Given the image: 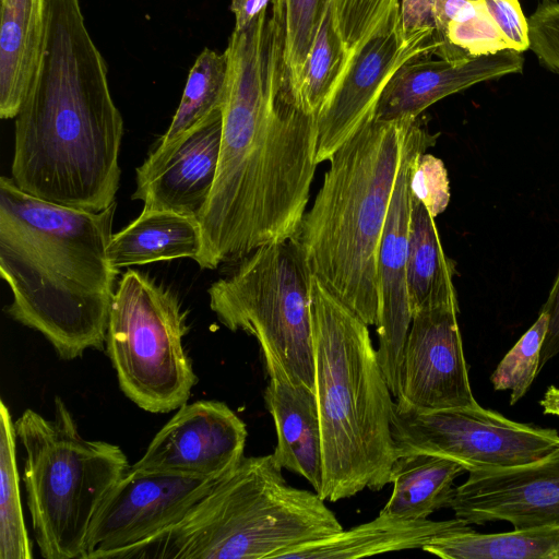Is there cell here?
I'll return each instance as SVG.
<instances>
[{
	"instance_id": "cell-35",
	"label": "cell",
	"mask_w": 559,
	"mask_h": 559,
	"mask_svg": "<svg viewBox=\"0 0 559 559\" xmlns=\"http://www.w3.org/2000/svg\"><path fill=\"white\" fill-rule=\"evenodd\" d=\"M540 311L548 316V329L540 352V370L559 355V271Z\"/></svg>"
},
{
	"instance_id": "cell-28",
	"label": "cell",
	"mask_w": 559,
	"mask_h": 559,
	"mask_svg": "<svg viewBox=\"0 0 559 559\" xmlns=\"http://www.w3.org/2000/svg\"><path fill=\"white\" fill-rule=\"evenodd\" d=\"M330 5L331 0H273L271 3L283 33L285 82L298 105L306 61Z\"/></svg>"
},
{
	"instance_id": "cell-19",
	"label": "cell",
	"mask_w": 559,
	"mask_h": 559,
	"mask_svg": "<svg viewBox=\"0 0 559 559\" xmlns=\"http://www.w3.org/2000/svg\"><path fill=\"white\" fill-rule=\"evenodd\" d=\"M264 391L277 443L276 463L306 478L317 493L323 481L321 426L316 393L283 378H269Z\"/></svg>"
},
{
	"instance_id": "cell-17",
	"label": "cell",
	"mask_w": 559,
	"mask_h": 559,
	"mask_svg": "<svg viewBox=\"0 0 559 559\" xmlns=\"http://www.w3.org/2000/svg\"><path fill=\"white\" fill-rule=\"evenodd\" d=\"M421 55L404 62L385 85L374 119L393 121L419 117L429 106L475 84L520 73L522 52L504 49L460 61Z\"/></svg>"
},
{
	"instance_id": "cell-18",
	"label": "cell",
	"mask_w": 559,
	"mask_h": 559,
	"mask_svg": "<svg viewBox=\"0 0 559 559\" xmlns=\"http://www.w3.org/2000/svg\"><path fill=\"white\" fill-rule=\"evenodd\" d=\"M222 111L181 140L163 159L136 168L133 200L146 210L198 216L214 186L222 140Z\"/></svg>"
},
{
	"instance_id": "cell-8",
	"label": "cell",
	"mask_w": 559,
	"mask_h": 559,
	"mask_svg": "<svg viewBox=\"0 0 559 559\" xmlns=\"http://www.w3.org/2000/svg\"><path fill=\"white\" fill-rule=\"evenodd\" d=\"M311 278L292 239L252 251L207 294L224 326L258 341L269 377L285 376L316 393Z\"/></svg>"
},
{
	"instance_id": "cell-30",
	"label": "cell",
	"mask_w": 559,
	"mask_h": 559,
	"mask_svg": "<svg viewBox=\"0 0 559 559\" xmlns=\"http://www.w3.org/2000/svg\"><path fill=\"white\" fill-rule=\"evenodd\" d=\"M331 10L348 69L370 39L403 28L401 0H331Z\"/></svg>"
},
{
	"instance_id": "cell-27",
	"label": "cell",
	"mask_w": 559,
	"mask_h": 559,
	"mask_svg": "<svg viewBox=\"0 0 559 559\" xmlns=\"http://www.w3.org/2000/svg\"><path fill=\"white\" fill-rule=\"evenodd\" d=\"M14 421L0 403V559H31V543L23 516L16 463Z\"/></svg>"
},
{
	"instance_id": "cell-39",
	"label": "cell",
	"mask_w": 559,
	"mask_h": 559,
	"mask_svg": "<svg viewBox=\"0 0 559 559\" xmlns=\"http://www.w3.org/2000/svg\"><path fill=\"white\" fill-rule=\"evenodd\" d=\"M547 1H554V0H547Z\"/></svg>"
},
{
	"instance_id": "cell-36",
	"label": "cell",
	"mask_w": 559,
	"mask_h": 559,
	"mask_svg": "<svg viewBox=\"0 0 559 559\" xmlns=\"http://www.w3.org/2000/svg\"><path fill=\"white\" fill-rule=\"evenodd\" d=\"M431 1L401 0L402 25L406 39L420 32L435 29Z\"/></svg>"
},
{
	"instance_id": "cell-37",
	"label": "cell",
	"mask_w": 559,
	"mask_h": 559,
	"mask_svg": "<svg viewBox=\"0 0 559 559\" xmlns=\"http://www.w3.org/2000/svg\"><path fill=\"white\" fill-rule=\"evenodd\" d=\"M273 0H231L230 11L235 16V28L247 27L257 16L269 9Z\"/></svg>"
},
{
	"instance_id": "cell-32",
	"label": "cell",
	"mask_w": 559,
	"mask_h": 559,
	"mask_svg": "<svg viewBox=\"0 0 559 559\" xmlns=\"http://www.w3.org/2000/svg\"><path fill=\"white\" fill-rule=\"evenodd\" d=\"M411 192L436 217L450 202V185L443 162L429 153L417 158L411 177Z\"/></svg>"
},
{
	"instance_id": "cell-7",
	"label": "cell",
	"mask_w": 559,
	"mask_h": 559,
	"mask_svg": "<svg viewBox=\"0 0 559 559\" xmlns=\"http://www.w3.org/2000/svg\"><path fill=\"white\" fill-rule=\"evenodd\" d=\"M47 418L27 408L14 421L27 506L43 558L82 559L96 511L130 466L118 445L83 438L61 397Z\"/></svg>"
},
{
	"instance_id": "cell-25",
	"label": "cell",
	"mask_w": 559,
	"mask_h": 559,
	"mask_svg": "<svg viewBox=\"0 0 559 559\" xmlns=\"http://www.w3.org/2000/svg\"><path fill=\"white\" fill-rule=\"evenodd\" d=\"M227 58L204 48L190 69L187 83L173 120L150 152L145 165L163 159L181 140L216 112L223 111L226 98Z\"/></svg>"
},
{
	"instance_id": "cell-3",
	"label": "cell",
	"mask_w": 559,
	"mask_h": 559,
	"mask_svg": "<svg viewBox=\"0 0 559 559\" xmlns=\"http://www.w3.org/2000/svg\"><path fill=\"white\" fill-rule=\"evenodd\" d=\"M116 202L100 212L58 205L0 178V274L5 312L41 333L61 359L104 349L119 270L107 258Z\"/></svg>"
},
{
	"instance_id": "cell-9",
	"label": "cell",
	"mask_w": 559,
	"mask_h": 559,
	"mask_svg": "<svg viewBox=\"0 0 559 559\" xmlns=\"http://www.w3.org/2000/svg\"><path fill=\"white\" fill-rule=\"evenodd\" d=\"M187 312L177 296L147 274L129 269L111 300L106 353L127 397L150 413L187 403L197 383L183 337Z\"/></svg>"
},
{
	"instance_id": "cell-1",
	"label": "cell",
	"mask_w": 559,
	"mask_h": 559,
	"mask_svg": "<svg viewBox=\"0 0 559 559\" xmlns=\"http://www.w3.org/2000/svg\"><path fill=\"white\" fill-rule=\"evenodd\" d=\"M224 52L218 166L197 216L202 248L195 262L206 270L295 239L318 165L317 116L286 85L277 17L266 9L247 27L234 28Z\"/></svg>"
},
{
	"instance_id": "cell-13",
	"label": "cell",
	"mask_w": 559,
	"mask_h": 559,
	"mask_svg": "<svg viewBox=\"0 0 559 559\" xmlns=\"http://www.w3.org/2000/svg\"><path fill=\"white\" fill-rule=\"evenodd\" d=\"M459 302L427 305L412 316L395 407L417 412L479 405L457 323Z\"/></svg>"
},
{
	"instance_id": "cell-16",
	"label": "cell",
	"mask_w": 559,
	"mask_h": 559,
	"mask_svg": "<svg viewBox=\"0 0 559 559\" xmlns=\"http://www.w3.org/2000/svg\"><path fill=\"white\" fill-rule=\"evenodd\" d=\"M449 508L467 524L506 521L514 528L559 524V449L512 468L471 471Z\"/></svg>"
},
{
	"instance_id": "cell-24",
	"label": "cell",
	"mask_w": 559,
	"mask_h": 559,
	"mask_svg": "<svg viewBox=\"0 0 559 559\" xmlns=\"http://www.w3.org/2000/svg\"><path fill=\"white\" fill-rule=\"evenodd\" d=\"M454 273V263L443 251L435 217L412 195L406 265L412 316L427 305L457 302Z\"/></svg>"
},
{
	"instance_id": "cell-29",
	"label": "cell",
	"mask_w": 559,
	"mask_h": 559,
	"mask_svg": "<svg viewBox=\"0 0 559 559\" xmlns=\"http://www.w3.org/2000/svg\"><path fill=\"white\" fill-rule=\"evenodd\" d=\"M347 70L346 50L335 29L330 5L306 61L299 93L300 107L318 116Z\"/></svg>"
},
{
	"instance_id": "cell-11",
	"label": "cell",
	"mask_w": 559,
	"mask_h": 559,
	"mask_svg": "<svg viewBox=\"0 0 559 559\" xmlns=\"http://www.w3.org/2000/svg\"><path fill=\"white\" fill-rule=\"evenodd\" d=\"M221 478L148 473L130 466L96 511L82 559H118L178 522Z\"/></svg>"
},
{
	"instance_id": "cell-22",
	"label": "cell",
	"mask_w": 559,
	"mask_h": 559,
	"mask_svg": "<svg viewBox=\"0 0 559 559\" xmlns=\"http://www.w3.org/2000/svg\"><path fill=\"white\" fill-rule=\"evenodd\" d=\"M201 248L197 216L143 209L129 225L112 234L107 258L112 267L120 270L182 258L195 261Z\"/></svg>"
},
{
	"instance_id": "cell-33",
	"label": "cell",
	"mask_w": 559,
	"mask_h": 559,
	"mask_svg": "<svg viewBox=\"0 0 559 559\" xmlns=\"http://www.w3.org/2000/svg\"><path fill=\"white\" fill-rule=\"evenodd\" d=\"M528 48L559 72V3L548 1L527 19Z\"/></svg>"
},
{
	"instance_id": "cell-21",
	"label": "cell",
	"mask_w": 559,
	"mask_h": 559,
	"mask_svg": "<svg viewBox=\"0 0 559 559\" xmlns=\"http://www.w3.org/2000/svg\"><path fill=\"white\" fill-rule=\"evenodd\" d=\"M47 0H1L0 117L15 118L43 56Z\"/></svg>"
},
{
	"instance_id": "cell-34",
	"label": "cell",
	"mask_w": 559,
	"mask_h": 559,
	"mask_svg": "<svg viewBox=\"0 0 559 559\" xmlns=\"http://www.w3.org/2000/svg\"><path fill=\"white\" fill-rule=\"evenodd\" d=\"M502 36L508 49H528L527 19L518 0H479Z\"/></svg>"
},
{
	"instance_id": "cell-38",
	"label": "cell",
	"mask_w": 559,
	"mask_h": 559,
	"mask_svg": "<svg viewBox=\"0 0 559 559\" xmlns=\"http://www.w3.org/2000/svg\"><path fill=\"white\" fill-rule=\"evenodd\" d=\"M544 414L559 416V388L550 385L539 401Z\"/></svg>"
},
{
	"instance_id": "cell-6",
	"label": "cell",
	"mask_w": 559,
	"mask_h": 559,
	"mask_svg": "<svg viewBox=\"0 0 559 559\" xmlns=\"http://www.w3.org/2000/svg\"><path fill=\"white\" fill-rule=\"evenodd\" d=\"M272 454L239 464L176 523L118 559H280L343 531L314 491L287 484Z\"/></svg>"
},
{
	"instance_id": "cell-4",
	"label": "cell",
	"mask_w": 559,
	"mask_h": 559,
	"mask_svg": "<svg viewBox=\"0 0 559 559\" xmlns=\"http://www.w3.org/2000/svg\"><path fill=\"white\" fill-rule=\"evenodd\" d=\"M311 325L323 457L318 495L336 502L381 490L396 459L394 402L369 325L314 275Z\"/></svg>"
},
{
	"instance_id": "cell-14",
	"label": "cell",
	"mask_w": 559,
	"mask_h": 559,
	"mask_svg": "<svg viewBox=\"0 0 559 559\" xmlns=\"http://www.w3.org/2000/svg\"><path fill=\"white\" fill-rule=\"evenodd\" d=\"M247 426L218 401L182 404L131 467L191 478H221L242 460Z\"/></svg>"
},
{
	"instance_id": "cell-5",
	"label": "cell",
	"mask_w": 559,
	"mask_h": 559,
	"mask_svg": "<svg viewBox=\"0 0 559 559\" xmlns=\"http://www.w3.org/2000/svg\"><path fill=\"white\" fill-rule=\"evenodd\" d=\"M409 119L373 118L333 153L294 239L311 274L368 325L378 322V250Z\"/></svg>"
},
{
	"instance_id": "cell-23",
	"label": "cell",
	"mask_w": 559,
	"mask_h": 559,
	"mask_svg": "<svg viewBox=\"0 0 559 559\" xmlns=\"http://www.w3.org/2000/svg\"><path fill=\"white\" fill-rule=\"evenodd\" d=\"M466 468L450 459L428 454L399 455L390 472L393 491L379 514L405 520H424L449 508L456 477Z\"/></svg>"
},
{
	"instance_id": "cell-12",
	"label": "cell",
	"mask_w": 559,
	"mask_h": 559,
	"mask_svg": "<svg viewBox=\"0 0 559 559\" xmlns=\"http://www.w3.org/2000/svg\"><path fill=\"white\" fill-rule=\"evenodd\" d=\"M437 139L438 133H430L423 118L409 119L402 163L378 250L377 354L389 389L395 399L399 393L403 348L412 322L406 280L411 177L419 155L433 146Z\"/></svg>"
},
{
	"instance_id": "cell-20",
	"label": "cell",
	"mask_w": 559,
	"mask_h": 559,
	"mask_svg": "<svg viewBox=\"0 0 559 559\" xmlns=\"http://www.w3.org/2000/svg\"><path fill=\"white\" fill-rule=\"evenodd\" d=\"M473 528L454 518L445 521L405 520L379 514L374 520L292 548L280 559H356L423 548L438 536Z\"/></svg>"
},
{
	"instance_id": "cell-2",
	"label": "cell",
	"mask_w": 559,
	"mask_h": 559,
	"mask_svg": "<svg viewBox=\"0 0 559 559\" xmlns=\"http://www.w3.org/2000/svg\"><path fill=\"white\" fill-rule=\"evenodd\" d=\"M122 134L81 0H47L43 56L15 117L11 178L40 200L100 212L115 203Z\"/></svg>"
},
{
	"instance_id": "cell-10",
	"label": "cell",
	"mask_w": 559,
	"mask_h": 559,
	"mask_svg": "<svg viewBox=\"0 0 559 559\" xmlns=\"http://www.w3.org/2000/svg\"><path fill=\"white\" fill-rule=\"evenodd\" d=\"M391 431L396 457L428 453L462 464L467 472L524 466L559 449V432L509 419L480 405L429 412L399 409Z\"/></svg>"
},
{
	"instance_id": "cell-31",
	"label": "cell",
	"mask_w": 559,
	"mask_h": 559,
	"mask_svg": "<svg viewBox=\"0 0 559 559\" xmlns=\"http://www.w3.org/2000/svg\"><path fill=\"white\" fill-rule=\"evenodd\" d=\"M548 329V316L537 320L504 355L490 377L495 390H510V404H516L540 372V352Z\"/></svg>"
},
{
	"instance_id": "cell-26",
	"label": "cell",
	"mask_w": 559,
	"mask_h": 559,
	"mask_svg": "<svg viewBox=\"0 0 559 559\" xmlns=\"http://www.w3.org/2000/svg\"><path fill=\"white\" fill-rule=\"evenodd\" d=\"M421 549L443 559H559V524L495 534L456 532Z\"/></svg>"
},
{
	"instance_id": "cell-15",
	"label": "cell",
	"mask_w": 559,
	"mask_h": 559,
	"mask_svg": "<svg viewBox=\"0 0 559 559\" xmlns=\"http://www.w3.org/2000/svg\"><path fill=\"white\" fill-rule=\"evenodd\" d=\"M439 49L435 29L406 39L403 28H399L370 39L317 116L316 162L329 160L374 118L385 85L404 62L421 55L438 56Z\"/></svg>"
}]
</instances>
